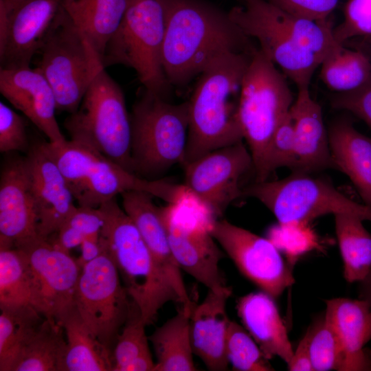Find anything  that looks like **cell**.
I'll list each match as a JSON object with an SVG mask.
<instances>
[{
	"label": "cell",
	"mask_w": 371,
	"mask_h": 371,
	"mask_svg": "<svg viewBox=\"0 0 371 371\" xmlns=\"http://www.w3.org/2000/svg\"><path fill=\"white\" fill-rule=\"evenodd\" d=\"M161 63L171 86H186L219 56L257 47L223 12L205 0H162Z\"/></svg>",
	"instance_id": "obj_1"
},
{
	"label": "cell",
	"mask_w": 371,
	"mask_h": 371,
	"mask_svg": "<svg viewBox=\"0 0 371 371\" xmlns=\"http://www.w3.org/2000/svg\"><path fill=\"white\" fill-rule=\"evenodd\" d=\"M243 1V6L228 12L231 19L297 89L309 87L322 62L342 45L335 39L330 19L297 16L265 0Z\"/></svg>",
	"instance_id": "obj_2"
},
{
	"label": "cell",
	"mask_w": 371,
	"mask_h": 371,
	"mask_svg": "<svg viewBox=\"0 0 371 371\" xmlns=\"http://www.w3.org/2000/svg\"><path fill=\"white\" fill-rule=\"evenodd\" d=\"M254 51L225 53L199 75L188 100V134L182 166L244 139L239 102L243 77Z\"/></svg>",
	"instance_id": "obj_3"
},
{
	"label": "cell",
	"mask_w": 371,
	"mask_h": 371,
	"mask_svg": "<svg viewBox=\"0 0 371 371\" xmlns=\"http://www.w3.org/2000/svg\"><path fill=\"white\" fill-rule=\"evenodd\" d=\"M98 208L104 219L100 235L102 251L113 260L129 297L139 307L144 322L149 325L164 304L170 302L180 304L179 298L116 198Z\"/></svg>",
	"instance_id": "obj_4"
},
{
	"label": "cell",
	"mask_w": 371,
	"mask_h": 371,
	"mask_svg": "<svg viewBox=\"0 0 371 371\" xmlns=\"http://www.w3.org/2000/svg\"><path fill=\"white\" fill-rule=\"evenodd\" d=\"M46 146L78 206L98 208L129 190L144 191L172 205L183 199V185L139 177L86 145L70 139L62 144L48 141Z\"/></svg>",
	"instance_id": "obj_5"
},
{
	"label": "cell",
	"mask_w": 371,
	"mask_h": 371,
	"mask_svg": "<svg viewBox=\"0 0 371 371\" xmlns=\"http://www.w3.org/2000/svg\"><path fill=\"white\" fill-rule=\"evenodd\" d=\"M130 118L131 158L136 175L155 177L182 164L188 134V101L173 104L144 90L133 104Z\"/></svg>",
	"instance_id": "obj_6"
},
{
	"label": "cell",
	"mask_w": 371,
	"mask_h": 371,
	"mask_svg": "<svg viewBox=\"0 0 371 371\" xmlns=\"http://www.w3.org/2000/svg\"><path fill=\"white\" fill-rule=\"evenodd\" d=\"M64 126L71 140L97 150L135 173L130 114L121 87L105 67L98 70L80 106L65 119Z\"/></svg>",
	"instance_id": "obj_7"
},
{
	"label": "cell",
	"mask_w": 371,
	"mask_h": 371,
	"mask_svg": "<svg viewBox=\"0 0 371 371\" xmlns=\"http://www.w3.org/2000/svg\"><path fill=\"white\" fill-rule=\"evenodd\" d=\"M293 104V94L285 76L258 47L243 77L238 108L243 138L253 159L256 181H265L270 142Z\"/></svg>",
	"instance_id": "obj_8"
},
{
	"label": "cell",
	"mask_w": 371,
	"mask_h": 371,
	"mask_svg": "<svg viewBox=\"0 0 371 371\" xmlns=\"http://www.w3.org/2000/svg\"><path fill=\"white\" fill-rule=\"evenodd\" d=\"M164 32L162 0H126L122 19L106 46L103 66L132 68L145 90L166 98L171 85L161 63Z\"/></svg>",
	"instance_id": "obj_9"
},
{
	"label": "cell",
	"mask_w": 371,
	"mask_h": 371,
	"mask_svg": "<svg viewBox=\"0 0 371 371\" xmlns=\"http://www.w3.org/2000/svg\"><path fill=\"white\" fill-rule=\"evenodd\" d=\"M38 52L41 60L36 68L52 87L56 109L74 113L95 74L104 66L63 5L45 34Z\"/></svg>",
	"instance_id": "obj_10"
},
{
	"label": "cell",
	"mask_w": 371,
	"mask_h": 371,
	"mask_svg": "<svg viewBox=\"0 0 371 371\" xmlns=\"http://www.w3.org/2000/svg\"><path fill=\"white\" fill-rule=\"evenodd\" d=\"M311 174L293 172L280 180L255 181L243 188V196L259 201L280 225L308 224L328 214H349L371 221V206L356 202L329 181Z\"/></svg>",
	"instance_id": "obj_11"
},
{
	"label": "cell",
	"mask_w": 371,
	"mask_h": 371,
	"mask_svg": "<svg viewBox=\"0 0 371 371\" xmlns=\"http://www.w3.org/2000/svg\"><path fill=\"white\" fill-rule=\"evenodd\" d=\"M74 304L91 332L113 354L134 302L106 252L82 269Z\"/></svg>",
	"instance_id": "obj_12"
},
{
	"label": "cell",
	"mask_w": 371,
	"mask_h": 371,
	"mask_svg": "<svg viewBox=\"0 0 371 371\" xmlns=\"http://www.w3.org/2000/svg\"><path fill=\"white\" fill-rule=\"evenodd\" d=\"M15 248L22 257L27 273L31 306L45 317L58 322L74 306L82 270L76 259L40 237Z\"/></svg>",
	"instance_id": "obj_13"
},
{
	"label": "cell",
	"mask_w": 371,
	"mask_h": 371,
	"mask_svg": "<svg viewBox=\"0 0 371 371\" xmlns=\"http://www.w3.org/2000/svg\"><path fill=\"white\" fill-rule=\"evenodd\" d=\"M182 166L183 185L188 192L218 219L229 205L243 197L240 180L254 169V162L249 149L242 141L211 151Z\"/></svg>",
	"instance_id": "obj_14"
},
{
	"label": "cell",
	"mask_w": 371,
	"mask_h": 371,
	"mask_svg": "<svg viewBox=\"0 0 371 371\" xmlns=\"http://www.w3.org/2000/svg\"><path fill=\"white\" fill-rule=\"evenodd\" d=\"M208 229L239 271L273 298L294 284L291 269L270 239L225 219L213 220Z\"/></svg>",
	"instance_id": "obj_15"
},
{
	"label": "cell",
	"mask_w": 371,
	"mask_h": 371,
	"mask_svg": "<svg viewBox=\"0 0 371 371\" xmlns=\"http://www.w3.org/2000/svg\"><path fill=\"white\" fill-rule=\"evenodd\" d=\"M64 0H23L10 11L0 7V65L30 67Z\"/></svg>",
	"instance_id": "obj_16"
},
{
	"label": "cell",
	"mask_w": 371,
	"mask_h": 371,
	"mask_svg": "<svg viewBox=\"0 0 371 371\" xmlns=\"http://www.w3.org/2000/svg\"><path fill=\"white\" fill-rule=\"evenodd\" d=\"M27 163L36 214V231L47 239L56 233L76 209L74 199L46 142L30 146Z\"/></svg>",
	"instance_id": "obj_17"
},
{
	"label": "cell",
	"mask_w": 371,
	"mask_h": 371,
	"mask_svg": "<svg viewBox=\"0 0 371 371\" xmlns=\"http://www.w3.org/2000/svg\"><path fill=\"white\" fill-rule=\"evenodd\" d=\"M27 163L8 159L0 177V249L15 248L39 237Z\"/></svg>",
	"instance_id": "obj_18"
},
{
	"label": "cell",
	"mask_w": 371,
	"mask_h": 371,
	"mask_svg": "<svg viewBox=\"0 0 371 371\" xmlns=\"http://www.w3.org/2000/svg\"><path fill=\"white\" fill-rule=\"evenodd\" d=\"M163 207L173 256L180 267L208 290L227 287L219 267L223 252L208 227L188 226L177 220L175 207Z\"/></svg>",
	"instance_id": "obj_19"
},
{
	"label": "cell",
	"mask_w": 371,
	"mask_h": 371,
	"mask_svg": "<svg viewBox=\"0 0 371 371\" xmlns=\"http://www.w3.org/2000/svg\"><path fill=\"white\" fill-rule=\"evenodd\" d=\"M121 196L123 210L137 226L156 265L178 295L180 304L191 311L194 303L188 293L181 269L170 247L163 207L157 206L153 196L144 191L129 190Z\"/></svg>",
	"instance_id": "obj_20"
},
{
	"label": "cell",
	"mask_w": 371,
	"mask_h": 371,
	"mask_svg": "<svg viewBox=\"0 0 371 371\" xmlns=\"http://www.w3.org/2000/svg\"><path fill=\"white\" fill-rule=\"evenodd\" d=\"M0 92L49 142L62 144L67 141L56 119V102L52 88L37 68H1Z\"/></svg>",
	"instance_id": "obj_21"
},
{
	"label": "cell",
	"mask_w": 371,
	"mask_h": 371,
	"mask_svg": "<svg viewBox=\"0 0 371 371\" xmlns=\"http://www.w3.org/2000/svg\"><path fill=\"white\" fill-rule=\"evenodd\" d=\"M324 318L340 346L339 370H371V352L363 348L371 339V306L368 303L359 298L329 300Z\"/></svg>",
	"instance_id": "obj_22"
},
{
	"label": "cell",
	"mask_w": 371,
	"mask_h": 371,
	"mask_svg": "<svg viewBox=\"0 0 371 371\" xmlns=\"http://www.w3.org/2000/svg\"><path fill=\"white\" fill-rule=\"evenodd\" d=\"M232 289L208 290L203 301L194 304L190 316V331L193 353L212 371L228 368L225 346L230 319L226 311Z\"/></svg>",
	"instance_id": "obj_23"
},
{
	"label": "cell",
	"mask_w": 371,
	"mask_h": 371,
	"mask_svg": "<svg viewBox=\"0 0 371 371\" xmlns=\"http://www.w3.org/2000/svg\"><path fill=\"white\" fill-rule=\"evenodd\" d=\"M290 110L296 145V165L293 172L313 173L335 169L320 105L311 95L309 87L297 89Z\"/></svg>",
	"instance_id": "obj_24"
},
{
	"label": "cell",
	"mask_w": 371,
	"mask_h": 371,
	"mask_svg": "<svg viewBox=\"0 0 371 371\" xmlns=\"http://www.w3.org/2000/svg\"><path fill=\"white\" fill-rule=\"evenodd\" d=\"M273 299L264 291L244 295L238 300V314L265 357L277 356L288 364L294 351Z\"/></svg>",
	"instance_id": "obj_25"
},
{
	"label": "cell",
	"mask_w": 371,
	"mask_h": 371,
	"mask_svg": "<svg viewBox=\"0 0 371 371\" xmlns=\"http://www.w3.org/2000/svg\"><path fill=\"white\" fill-rule=\"evenodd\" d=\"M328 136L336 170L349 177L363 203L371 206V138L346 119L333 122Z\"/></svg>",
	"instance_id": "obj_26"
},
{
	"label": "cell",
	"mask_w": 371,
	"mask_h": 371,
	"mask_svg": "<svg viewBox=\"0 0 371 371\" xmlns=\"http://www.w3.org/2000/svg\"><path fill=\"white\" fill-rule=\"evenodd\" d=\"M126 6V0H64L63 3L64 10L85 35L101 62Z\"/></svg>",
	"instance_id": "obj_27"
},
{
	"label": "cell",
	"mask_w": 371,
	"mask_h": 371,
	"mask_svg": "<svg viewBox=\"0 0 371 371\" xmlns=\"http://www.w3.org/2000/svg\"><path fill=\"white\" fill-rule=\"evenodd\" d=\"M58 322L67 338L63 371H113V354L91 332L75 304Z\"/></svg>",
	"instance_id": "obj_28"
},
{
	"label": "cell",
	"mask_w": 371,
	"mask_h": 371,
	"mask_svg": "<svg viewBox=\"0 0 371 371\" xmlns=\"http://www.w3.org/2000/svg\"><path fill=\"white\" fill-rule=\"evenodd\" d=\"M190 313L181 306L149 337L157 359L154 371L197 370L190 338Z\"/></svg>",
	"instance_id": "obj_29"
},
{
	"label": "cell",
	"mask_w": 371,
	"mask_h": 371,
	"mask_svg": "<svg viewBox=\"0 0 371 371\" xmlns=\"http://www.w3.org/2000/svg\"><path fill=\"white\" fill-rule=\"evenodd\" d=\"M334 216L344 278L349 282H360L371 270V234L357 216L336 214Z\"/></svg>",
	"instance_id": "obj_30"
},
{
	"label": "cell",
	"mask_w": 371,
	"mask_h": 371,
	"mask_svg": "<svg viewBox=\"0 0 371 371\" xmlns=\"http://www.w3.org/2000/svg\"><path fill=\"white\" fill-rule=\"evenodd\" d=\"M61 324L45 317L23 348L13 371H63L67 340Z\"/></svg>",
	"instance_id": "obj_31"
},
{
	"label": "cell",
	"mask_w": 371,
	"mask_h": 371,
	"mask_svg": "<svg viewBox=\"0 0 371 371\" xmlns=\"http://www.w3.org/2000/svg\"><path fill=\"white\" fill-rule=\"evenodd\" d=\"M44 319L32 306L1 309L0 371H13L23 348Z\"/></svg>",
	"instance_id": "obj_32"
},
{
	"label": "cell",
	"mask_w": 371,
	"mask_h": 371,
	"mask_svg": "<svg viewBox=\"0 0 371 371\" xmlns=\"http://www.w3.org/2000/svg\"><path fill=\"white\" fill-rule=\"evenodd\" d=\"M320 78L335 93L353 91L368 79L371 61L363 52L344 45L326 56L320 65Z\"/></svg>",
	"instance_id": "obj_33"
},
{
	"label": "cell",
	"mask_w": 371,
	"mask_h": 371,
	"mask_svg": "<svg viewBox=\"0 0 371 371\" xmlns=\"http://www.w3.org/2000/svg\"><path fill=\"white\" fill-rule=\"evenodd\" d=\"M31 306L29 282L16 248L0 249V309Z\"/></svg>",
	"instance_id": "obj_34"
},
{
	"label": "cell",
	"mask_w": 371,
	"mask_h": 371,
	"mask_svg": "<svg viewBox=\"0 0 371 371\" xmlns=\"http://www.w3.org/2000/svg\"><path fill=\"white\" fill-rule=\"evenodd\" d=\"M225 352L228 363L234 370H274L247 330L232 320L228 327Z\"/></svg>",
	"instance_id": "obj_35"
},
{
	"label": "cell",
	"mask_w": 371,
	"mask_h": 371,
	"mask_svg": "<svg viewBox=\"0 0 371 371\" xmlns=\"http://www.w3.org/2000/svg\"><path fill=\"white\" fill-rule=\"evenodd\" d=\"M139 307L134 303L113 352V371H126L138 358L151 355L148 338Z\"/></svg>",
	"instance_id": "obj_36"
},
{
	"label": "cell",
	"mask_w": 371,
	"mask_h": 371,
	"mask_svg": "<svg viewBox=\"0 0 371 371\" xmlns=\"http://www.w3.org/2000/svg\"><path fill=\"white\" fill-rule=\"evenodd\" d=\"M307 333L308 351L314 371L339 370L340 346L325 318L308 329Z\"/></svg>",
	"instance_id": "obj_37"
},
{
	"label": "cell",
	"mask_w": 371,
	"mask_h": 371,
	"mask_svg": "<svg viewBox=\"0 0 371 371\" xmlns=\"http://www.w3.org/2000/svg\"><path fill=\"white\" fill-rule=\"evenodd\" d=\"M296 165V145L293 120L289 113L281 122L270 142L265 167V179L279 168L292 170Z\"/></svg>",
	"instance_id": "obj_38"
},
{
	"label": "cell",
	"mask_w": 371,
	"mask_h": 371,
	"mask_svg": "<svg viewBox=\"0 0 371 371\" xmlns=\"http://www.w3.org/2000/svg\"><path fill=\"white\" fill-rule=\"evenodd\" d=\"M336 41L344 45L357 36H371V0H348L344 8V21L334 28Z\"/></svg>",
	"instance_id": "obj_39"
},
{
	"label": "cell",
	"mask_w": 371,
	"mask_h": 371,
	"mask_svg": "<svg viewBox=\"0 0 371 371\" xmlns=\"http://www.w3.org/2000/svg\"><path fill=\"white\" fill-rule=\"evenodd\" d=\"M308 224L280 225L272 232L270 239L274 245L283 249L288 258L289 265H293L297 258L313 248L315 238L308 228Z\"/></svg>",
	"instance_id": "obj_40"
},
{
	"label": "cell",
	"mask_w": 371,
	"mask_h": 371,
	"mask_svg": "<svg viewBox=\"0 0 371 371\" xmlns=\"http://www.w3.org/2000/svg\"><path fill=\"white\" fill-rule=\"evenodd\" d=\"M24 119L0 102V151L27 152L30 148Z\"/></svg>",
	"instance_id": "obj_41"
},
{
	"label": "cell",
	"mask_w": 371,
	"mask_h": 371,
	"mask_svg": "<svg viewBox=\"0 0 371 371\" xmlns=\"http://www.w3.org/2000/svg\"><path fill=\"white\" fill-rule=\"evenodd\" d=\"M330 104L335 109L344 110L357 116L371 128V74L364 84L344 93H335Z\"/></svg>",
	"instance_id": "obj_42"
},
{
	"label": "cell",
	"mask_w": 371,
	"mask_h": 371,
	"mask_svg": "<svg viewBox=\"0 0 371 371\" xmlns=\"http://www.w3.org/2000/svg\"><path fill=\"white\" fill-rule=\"evenodd\" d=\"M265 1L293 15L317 21L330 19L339 2V0Z\"/></svg>",
	"instance_id": "obj_43"
},
{
	"label": "cell",
	"mask_w": 371,
	"mask_h": 371,
	"mask_svg": "<svg viewBox=\"0 0 371 371\" xmlns=\"http://www.w3.org/2000/svg\"><path fill=\"white\" fill-rule=\"evenodd\" d=\"M63 223L86 238L100 236L104 219L99 208L78 206Z\"/></svg>",
	"instance_id": "obj_44"
},
{
	"label": "cell",
	"mask_w": 371,
	"mask_h": 371,
	"mask_svg": "<svg viewBox=\"0 0 371 371\" xmlns=\"http://www.w3.org/2000/svg\"><path fill=\"white\" fill-rule=\"evenodd\" d=\"M291 371H314L308 351V336L306 332L300 341L293 357L287 364Z\"/></svg>",
	"instance_id": "obj_45"
},
{
	"label": "cell",
	"mask_w": 371,
	"mask_h": 371,
	"mask_svg": "<svg viewBox=\"0 0 371 371\" xmlns=\"http://www.w3.org/2000/svg\"><path fill=\"white\" fill-rule=\"evenodd\" d=\"M81 255L76 262L81 269L102 253L100 236L86 237L80 245Z\"/></svg>",
	"instance_id": "obj_46"
},
{
	"label": "cell",
	"mask_w": 371,
	"mask_h": 371,
	"mask_svg": "<svg viewBox=\"0 0 371 371\" xmlns=\"http://www.w3.org/2000/svg\"><path fill=\"white\" fill-rule=\"evenodd\" d=\"M359 298L365 300L371 306V270L367 277L359 282Z\"/></svg>",
	"instance_id": "obj_47"
},
{
	"label": "cell",
	"mask_w": 371,
	"mask_h": 371,
	"mask_svg": "<svg viewBox=\"0 0 371 371\" xmlns=\"http://www.w3.org/2000/svg\"><path fill=\"white\" fill-rule=\"evenodd\" d=\"M23 0H0V7L10 11Z\"/></svg>",
	"instance_id": "obj_48"
},
{
	"label": "cell",
	"mask_w": 371,
	"mask_h": 371,
	"mask_svg": "<svg viewBox=\"0 0 371 371\" xmlns=\"http://www.w3.org/2000/svg\"><path fill=\"white\" fill-rule=\"evenodd\" d=\"M368 37H369V41H370V44H371V36H368Z\"/></svg>",
	"instance_id": "obj_49"
}]
</instances>
